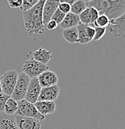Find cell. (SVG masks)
<instances>
[{
    "mask_svg": "<svg viewBox=\"0 0 125 129\" xmlns=\"http://www.w3.org/2000/svg\"><path fill=\"white\" fill-rule=\"evenodd\" d=\"M45 0H40L37 5L26 11L22 12L24 25L29 34H42L45 31L43 24V6Z\"/></svg>",
    "mask_w": 125,
    "mask_h": 129,
    "instance_id": "1",
    "label": "cell"
},
{
    "mask_svg": "<svg viewBox=\"0 0 125 129\" xmlns=\"http://www.w3.org/2000/svg\"><path fill=\"white\" fill-rule=\"evenodd\" d=\"M87 7L95 8L98 11L99 15L104 14L108 17L110 21L119 17L123 13L114 6L108 0H92L86 3Z\"/></svg>",
    "mask_w": 125,
    "mask_h": 129,
    "instance_id": "2",
    "label": "cell"
},
{
    "mask_svg": "<svg viewBox=\"0 0 125 129\" xmlns=\"http://www.w3.org/2000/svg\"><path fill=\"white\" fill-rule=\"evenodd\" d=\"M49 70V67L47 64L41 63L32 57L24 61L22 68V73L30 78H37L43 72Z\"/></svg>",
    "mask_w": 125,
    "mask_h": 129,
    "instance_id": "3",
    "label": "cell"
},
{
    "mask_svg": "<svg viewBox=\"0 0 125 129\" xmlns=\"http://www.w3.org/2000/svg\"><path fill=\"white\" fill-rule=\"evenodd\" d=\"M18 109L15 115L26 117L33 118L42 121L45 119V116L41 114L35 107L34 104L27 101L26 99L17 102Z\"/></svg>",
    "mask_w": 125,
    "mask_h": 129,
    "instance_id": "4",
    "label": "cell"
},
{
    "mask_svg": "<svg viewBox=\"0 0 125 129\" xmlns=\"http://www.w3.org/2000/svg\"><path fill=\"white\" fill-rule=\"evenodd\" d=\"M19 74L14 70H11L5 72L0 76L2 92L8 96H11L16 84Z\"/></svg>",
    "mask_w": 125,
    "mask_h": 129,
    "instance_id": "5",
    "label": "cell"
},
{
    "mask_svg": "<svg viewBox=\"0 0 125 129\" xmlns=\"http://www.w3.org/2000/svg\"><path fill=\"white\" fill-rule=\"evenodd\" d=\"M30 80V78L24 73L19 74L16 84L11 98L14 99L17 102L24 99Z\"/></svg>",
    "mask_w": 125,
    "mask_h": 129,
    "instance_id": "6",
    "label": "cell"
},
{
    "mask_svg": "<svg viewBox=\"0 0 125 129\" xmlns=\"http://www.w3.org/2000/svg\"><path fill=\"white\" fill-rule=\"evenodd\" d=\"M108 28L114 37H125V11L118 18L110 21Z\"/></svg>",
    "mask_w": 125,
    "mask_h": 129,
    "instance_id": "7",
    "label": "cell"
},
{
    "mask_svg": "<svg viewBox=\"0 0 125 129\" xmlns=\"http://www.w3.org/2000/svg\"><path fill=\"white\" fill-rule=\"evenodd\" d=\"M80 44H87L93 40L95 35V27L91 25L80 23L77 27Z\"/></svg>",
    "mask_w": 125,
    "mask_h": 129,
    "instance_id": "8",
    "label": "cell"
},
{
    "mask_svg": "<svg viewBox=\"0 0 125 129\" xmlns=\"http://www.w3.org/2000/svg\"><path fill=\"white\" fill-rule=\"evenodd\" d=\"M41 89L37 78H31L24 99L29 103L35 104L38 101Z\"/></svg>",
    "mask_w": 125,
    "mask_h": 129,
    "instance_id": "9",
    "label": "cell"
},
{
    "mask_svg": "<svg viewBox=\"0 0 125 129\" xmlns=\"http://www.w3.org/2000/svg\"><path fill=\"white\" fill-rule=\"evenodd\" d=\"M16 124L18 129H41V121L30 117L14 115Z\"/></svg>",
    "mask_w": 125,
    "mask_h": 129,
    "instance_id": "10",
    "label": "cell"
},
{
    "mask_svg": "<svg viewBox=\"0 0 125 129\" xmlns=\"http://www.w3.org/2000/svg\"><path fill=\"white\" fill-rule=\"evenodd\" d=\"M60 0H45L43 6V24L45 25L51 21L52 16L58 9Z\"/></svg>",
    "mask_w": 125,
    "mask_h": 129,
    "instance_id": "11",
    "label": "cell"
},
{
    "mask_svg": "<svg viewBox=\"0 0 125 129\" xmlns=\"http://www.w3.org/2000/svg\"><path fill=\"white\" fill-rule=\"evenodd\" d=\"M37 79L42 88L56 85L59 80L57 74L49 70L41 74L37 77Z\"/></svg>",
    "mask_w": 125,
    "mask_h": 129,
    "instance_id": "12",
    "label": "cell"
},
{
    "mask_svg": "<svg viewBox=\"0 0 125 129\" xmlns=\"http://www.w3.org/2000/svg\"><path fill=\"white\" fill-rule=\"evenodd\" d=\"M59 93H60V88L57 84L42 88L38 101H55L58 98Z\"/></svg>",
    "mask_w": 125,
    "mask_h": 129,
    "instance_id": "13",
    "label": "cell"
},
{
    "mask_svg": "<svg viewBox=\"0 0 125 129\" xmlns=\"http://www.w3.org/2000/svg\"><path fill=\"white\" fill-rule=\"evenodd\" d=\"M34 106L40 114L44 116L53 114L56 112V110L55 101H38L35 103Z\"/></svg>",
    "mask_w": 125,
    "mask_h": 129,
    "instance_id": "14",
    "label": "cell"
},
{
    "mask_svg": "<svg viewBox=\"0 0 125 129\" xmlns=\"http://www.w3.org/2000/svg\"><path fill=\"white\" fill-rule=\"evenodd\" d=\"M31 56L36 61L47 64L52 58V52L51 50L39 48L31 53Z\"/></svg>",
    "mask_w": 125,
    "mask_h": 129,
    "instance_id": "15",
    "label": "cell"
},
{
    "mask_svg": "<svg viewBox=\"0 0 125 129\" xmlns=\"http://www.w3.org/2000/svg\"><path fill=\"white\" fill-rule=\"evenodd\" d=\"M80 23V21L79 16L70 12V13L65 14L64 20L59 24V25L62 29L64 30V29H68V28L77 27V25Z\"/></svg>",
    "mask_w": 125,
    "mask_h": 129,
    "instance_id": "16",
    "label": "cell"
},
{
    "mask_svg": "<svg viewBox=\"0 0 125 129\" xmlns=\"http://www.w3.org/2000/svg\"><path fill=\"white\" fill-rule=\"evenodd\" d=\"M0 129H18L16 124L14 115L0 113Z\"/></svg>",
    "mask_w": 125,
    "mask_h": 129,
    "instance_id": "17",
    "label": "cell"
},
{
    "mask_svg": "<svg viewBox=\"0 0 125 129\" xmlns=\"http://www.w3.org/2000/svg\"><path fill=\"white\" fill-rule=\"evenodd\" d=\"M62 37L65 41L70 44H78L79 35L77 27L64 29L62 32Z\"/></svg>",
    "mask_w": 125,
    "mask_h": 129,
    "instance_id": "18",
    "label": "cell"
},
{
    "mask_svg": "<svg viewBox=\"0 0 125 129\" xmlns=\"http://www.w3.org/2000/svg\"><path fill=\"white\" fill-rule=\"evenodd\" d=\"M18 109V103L12 98H9L5 106L4 113L8 115H14Z\"/></svg>",
    "mask_w": 125,
    "mask_h": 129,
    "instance_id": "19",
    "label": "cell"
},
{
    "mask_svg": "<svg viewBox=\"0 0 125 129\" xmlns=\"http://www.w3.org/2000/svg\"><path fill=\"white\" fill-rule=\"evenodd\" d=\"M87 8L86 3L83 0H77L71 5V13L79 16Z\"/></svg>",
    "mask_w": 125,
    "mask_h": 129,
    "instance_id": "20",
    "label": "cell"
},
{
    "mask_svg": "<svg viewBox=\"0 0 125 129\" xmlns=\"http://www.w3.org/2000/svg\"><path fill=\"white\" fill-rule=\"evenodd\" d=\"M110 20L107 16L104 14H100L94 22L93 26L98 27L107 28L110 24Z\"/></svg>",
    "mask_w": 125,
    "mask_h": 129,
    "instance_id": "21",
    "label": "cell"
},
{
    "mask_svg": "<svg viewBox=\"0 0 125 129\" xmlns=\"http://www.w3.org/2000/svg\"><path fill=\"white\" fill-rule=\"evenodd\" d=\"M80 19V23L86 24V25H90V16L89 8L87 7L84 11L79 15Z\"/></svg>",
    "mask_w": 125,
    "mask_h": 129,
    "instance_id": "22",
    "label": "cell"
},
{
    "mask_svg": "<svg viewBox=\"0 0 125 129\" xmlns=\"http://www.w3.org/2000/svg\"><path fill=\"white\" fill-rule=\"evenodd\" d=\"M40 0H22V5L20 8L22 12L26 11L38 3Z\"/></svg>",
    "mask_w": 125,
    "mask_h": 129,
    "instance_id": "23",
    "label": "cell"
},
{
    "mask_svg": "<svg viewBox=\"0 0 125 129\" xmlns=\"http://www.w3.org/2000/svg\"><path fill=\"white\" fill-rule=\"evenodd\" d=\"M95 27V35L92 40L98 41L105 36L107 31V28L98 27Z\"/></svg>",
    "mask_w": 125,
    "mask_h": 129,
    "instance_id": "24",
    "label": "cell"
},
{
    "mask_svg": "<svg viewBox=\"0 0 125 129\" xmlns=\"http://www.w3.org/2000/svg\"><path fill=\"white\" fill-rule=\"evenodd\" d=\"M65 16V14H64V13L61 11L60 9H57V10L56 11V12L54 13V14H53V16H52V18H51V20H53V21H56L57 22V24L59 25L62 21L64 20V17Z\"/></svg>",
    "mask_w": 125,
    "mask_h": 129,
    "instance_id": "25",
    "label": "cell"
},
{
    "mask_svg": "<svg viewBox=\"0 0 125 129\" xmlns=\"http://www.w3.org/2000/svg\"><path fill=\"white\" fill-rule=\"evenodd\" d=\"M114 6L122 13L125 11V0H108Z\"/></svg>",
    "mask_w": 125,
    "mask_h": 129,
    "instance_id": "26",
    "label": "cell"
},
{
    "mask_svg": "<svg viewBox=\"0 0 125 129\" xmlns=\"http://www.w3.org/2000/svg\"><path fill=\"white\" fill-rule=\"evenodd\" d=\"M11 96L5 94L3 92H0V113L4 112L5 110V106L6 104V101Z\"/></svg>",
    "mask_w": 125,
    "mask_h": 129,
    "instance_id": "27",
    "label": "cell"
},
{
    "mask_svg": "<svg viewBox=\"0 0 125 129\" xmlns=\"http://www.w3.org/2000/svg\"><path fill=\"white\" fill-rule=\"evenodd\" d=\"M89 8L90 11V25H93L94 22L96 21V19L99 16V13L98 11L95 8L92 7H88Z\"/></svg>",
    "mask_w": 125,
    "mask_h": 129,
    "instance_id": "28",
    "label": "cell"
},
{
    "mask_svg": "<svg viewBox=\"0 0 125 129\" xmlns=\"http://www.w3.org/2000/svg\"><path fill=\"white\" fill-rule=\"evenodd\" d=\"M58 8L62 13H64L65 14L70 13L71 6L69 4L66 3H60Z\"/></svg>",
    "mask_w": 125,
    "mask_h": 129,
    "instance_id": "29",
    "label": "cell"
},
{
    "mask_svg": "<svg viewBox=\"0 0 125 129\" xmlns=\"http://www.w3.org/2000/svg\"><path fill=\"white\" fill-rule=\"evenodd\" d=\"M7 2L11 8H21L22 5V0H7Z\"/></svg>",
    "mask_w": 125,
    "mask_h": 129,
    "instance_id": "30",
    "label": "cell"
},
{
    "mask_svg": "<svg viewBox=\"0 0 125 129\" xmlns=\"http://www.w3.org/2000/svg\"><path fill=\"white\" fill-rule=\"evenodd\" d=\"M57 26H58V24L56 21H53V20H51L47 23L45 27H46L48 30H55L57 27Z\"/></svg>",
    "mask_w": 125,
    "mask_h": 129,
    "instance_id": "31",
    "label": "cell"
},
{
    "mask_svg": "<svg viewBox=\"0 0 125 129\" xmlns=\"http://www.w3.org/2000/svg\"><path fill=\"white\" fill-rule=\"evenodd\" d=\"M77 1V0H60V3H66L69 4L71 6Z\"/></svg>",
    "mask_w": 125,
    "mask_h": 129,
    "instance_id": "32",
    "label": "cell"
},
{
    "mask_svg": "<svg viewBox=\"0 0 125 129\" xmlns=\"http://www.w3.org/2000/svg\"><path fill=\"white\" fill-rule=\"evenodd\" d=\"M83 1H84L85 3H87V2H90V1H91L92 0H83Z\"/></svg>",
    "mask_w": 125,
    "mask_h": 129,
    "instance_id": "33",
    "label": "cell"
},
{
    "mask_svg": "<svg viewBox=\"0 0 125 129\" xmlns=\"http://www.w3.org/2000/svg\"><path fill=\"white\" fill-rule=\"evenodd\" d=\"M2 92V89H1V82H0V92Z\"/></svg>",
    "mask_w": 125,
    "mask_h": 129,
    "instance_id": "34",
    "label": "cell"
}]
</instances>
